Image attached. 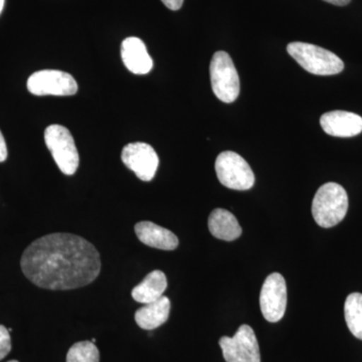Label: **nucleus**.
I'll use <instances>...</instances> for the list:
<instances>
[{"instance_id":"f257e3e1","label":"nucleus","mask_w":362,"mask_h":362,"mask_svg":"<svg viewBox=\"0 0 362 362\" xmlns=\"http://www.w3.org/2000/svg\"><path fill=\"white\" fill-rule=\"evenodd\" d=\"M21 266L25 277L37 287L73 290L96 280L101 271V257L84 238L54 233L26 247Z\"/></svg>"},{"instance_id":"f03ea898","label":"nucleus","mask_w":362,"mask_h":362,"mask_svg":"<svg viewBox=\"0 0 362 362\" xmlns=\"http://www.w3.org/2000/svg\"><path fill=\"white\" fill-rule=\"evenodd\" d=\"M349 211L346 190L335 182H328L317 190L312 202V216L317 225L329 228L343 221Z\"/></svg>"},{"instance_id":"7ed1b4c3","label":"nucleus","mask_w":362,"mask_h":362,"mask_svg":"<svg viewBox=\"0 0 362 362\" xmlns=\"http://www.w3.org/2000/svg\"><path fill=\"white\" fill-rule=\"evenodd\" d=\"M287 51L305 71L313 75H337L344 69L339 57L315 45L294 42L288 45Z\"/></svg>"},{"instance_id":"20e7f679","label":"nucleus","mask_w":362,"mask_h":362,"mask_svg":"<svg viewBox=\"0 0 362 362\" xmlns=\"http://www.w3.org/2000/svg\"><path fill=\"white\" fill-rule=\"evenodd\" d=\"M45 141L59 170L66 175H75L80 157L70 131L64 126L54 124L45 129Z\"/></svg>"},{"instance_id":"39448f33","label":"nucleus","mask_w":362,"mask_h":362,"mask_svg":"<svg viewBox=\"0 0 362 362\" xmlns=\"http://www.w3.org/2000/svg\"><path fill=\"white\" fill-rule=\"evenodd\" d=\"M209 71L216 97L223 103L235 102L240 94V78L230 54L223 51L216 52L211 59Z\"/></svg>"},{"instance_id":"423d86ee","label":"nucleus","mask_w":362,"mask_h":362,"mask_svg":"<svg viewBox=\"0 0 362 362\" xmlns=\"http://www.w3.org/2000/svg\"><path fill=\"white\" fill-rule=\"evenodd\" d=\"M216 173L221 185L230 189L249 190L254 187L251 166L235 152L223 151L216 157Z\"/></svg>"},{"instance_id":"0eeeda50","label":"nucleus","mask_w":362,"mask_h":362,"mask_svg":"<svg viewBox=\"0 0 362 362\" xmlns=\"http://www.w3.org/2000/svg\"><path fill=\"white\" fill-rule=\"evenodd\" d=\"M218 343L226 362H261L258 339L247 324L240 326L233 337H223Z\"/></svg>"},{"instance_id":"6e6552de","label":"nucleus","mask_w":362,"mask_h":362,"mask_svg":"<svg viewBox=\"0 0 362 362\" xmlns=\"http://www.w3.org/2000/svg\"><path fill=\"white\" fill-rule=\"evenodd\" d=\"M28 90L35 96H71L78 90L75 78L66 71L42 70L33 73L28 80Z\"/></svg>"},{"instance_id":"1a4fd4ad","label":"nucleus","mask_w":362,"mask_h":362,"mask_svg":"<svg viewBox=\"0 0 362 362\" xmlns=\"http://www.w3.org/2000/svg\"><path fill=\"white\" fill-rule=\"evenodd\" d=\"M287 285L281 274L272 273L267 277L259 294V307L267 321L279 322L287 308Z\"/></svg>"},{"instance_id":"9d476101","label":"nucleus","mask_w":362,"mask_h":362,"mask_svg":"<svg viewBox=\"0 0 362 362\" xmlns=\"http://www.w3.org/2000/svg\"><path fill=\"white\" fill-rule=\"evenodd\" d=\"M121 159L143 181L153 180L159 165V157L156 150L147 143L135 142L126 145Z\"/></svg>"},{"instance_id":"9b49d317","label":"nucleus","mask_w":362,"mask_h":362,"mask_svg":"<svg viewBox=\"0 0 362 362\" xmlns=\"http://www.w3.org/2000/svg\"><path fill=\"white\" fill-rule=\"evenodd\" d=\"M324 132L333 137H354L362 132V117L346 111H330L320 118Z\"/></svg>"},{"instance_id":"f8f14e48","label":"nucleus","mask_w":362,"mask_h":362,"mask_svg":"<svg viewBox=\"0 0 362 362\" xmlns=\"http://www.w3.org/2000/svg\"><path fill=\"white\" fill-rule=\"evenodd\" d=\"M121 57L126 68L136 75H146L153 68L146 45L138 37H130L123 40Z\"/></svg>"},{"instance_id":"ddd939ff","label":"nucleus","mask_w":362,"mask_h":362,"mask_svg":"<svg viewBox=\"0 0 362 362\" xmlns=\"http://www.w3.org/2000/svg\"><path fill=\"white\" fill-rule=\"evenodd\" d=\"M135 233L143 244L163 251H173L180 244L175 233L151 221L136 223Z\"/></svg>"},{"instance_id":"4468645a","label":"nucleus","mask_w":362,"mask_h":362,"mask_svg":"<svg viewBox=\"0 0 362 362\" xmlns=\"http://www.w3.org/2000/svg\"><path fill=\"white\" fill-rule=\"evenodd\" d=\"M170 313V300L162 296L156 301L144 304L135 313V321L144 330H154L168 320Z\"/></svg>"},{"instance_id":"2eb2a0df","label":"nucleus","mask_w":362,"mask_h":362,"mask_svg":"<svg viewBox=\"0 0 362 362\" xmlns=\"http://www.w3.org/2000/svg\"><path fill=\"white\" fill-rule=\"evenodd\" d=\"M209 230L214 238L226 242L239 239L243 233L235 216L223 209H216L209 214Z\"/></svg>"},{"instance_id":"dca6fc26","label":"nucleus","mask_w":362,"mask_h":362,"mask_svg":"<svg viewBox=\"0 0 362 362\" xmlns=\"http://www.w3.org/2000/svg\"><path fill=\"white\" fill-rule=\"evenodd\" d=\"M168 288V279L162 271L149 273L139 285L132 290V297L138 303L148 304L163 296Z\"/></svg>"},{"instance_id":"f3484780","label":"nucleus","mask_w":362,"mask_h":362,"mask_svg":"<svg viewBox=\"0 0 362 362\" xmlns=\"http://www.w3.org/2000/svg\"><path fill=\"white\" fill-rule=\"evenodd\" d=\"M344 316L347 327L354 337L362 340V294L352 293L346 298Z\"/></svg>"},{"instance_id":"a211bd4d","label":"nucleus","mask_w":362,"mask_h":362,"mask_svg":"<svg viewBox=\"0 0 362 362\" xmlns=\"http://www.w3.org/2000/svg\"><path fill=\"white\" fill-rule=\"evenodd\" d=\"M100 352L90 341H81L71 345L66 354V362H99Z\"/></svg>"},{"instance_id":"6ab92c4d","label":"nucleus","mask_w":362,"mask_h":362,"mask_svg":"<svg viewBox=\"0 0 362 362\" xmlns=\"http://www.w3.org/2000/svg\"><path fill=\"white\" fill-rule=\"evenodd\" d=\"M11 350V339L9 331L0 325V361L4 358Z\"/></svg>"},{"instance_id":"aec40b11","label":"nucleus","mask_w":362,"mask_h":362,"mask_svg":"<svg viewBox=\"0 0 362 362\" xmlns=\"http://www.w3.org/2000/svg\"><path fill=\"white\" fill-rule=\"evenodd\" d=\"M164 6L170 9V11H178L182 6L185 0H161Z\"/></svg>"},{"instance_id":"412c9836","label":"nucleus","mask_w":362,"mask_h":362,"mask_svg":"<svg viewBox=\"0 0 362 362\" xmlns=\"http://www.w3.org/2000/svg\"><path fill=\"white\" fill-rule=\"evenodd\" d=\"M7 156H8V153H7L6 139H4V135L0 131V162L6 161Z\"/></svg>"},{"instance_id":"4be33fe9","label":"nucleus","mask_w":362,"mask_h":362,"mask_svg":"<svg viewBox=\"0 0 362 362\" xmlns=\"http://www.w3.org/2000/svg\"><path fill=\"white\" fill-rule=\"evenodd\" d=\"M324 1L328 2V4H333V6H345L350 4L351 0H324Z\"/></svg>"},{"instance_id":"5701e85b","label":"nucleus","mask_w":362,"mask_h":362,"mask_svg":"<svg viewBox=\"0 0 362 362\" xmlns=\"http://www.w3.org/2000/svg\"><path fill=\"white\" fill-rule=\"evenodd\" d=\"M4 2H6V0H0V13H1L2 9H4Z\"/></svg>"},{"instance_id":"b1692460","label":"nucleus","mask_w":362,"mask_h":362,"mask_svg":"<svg viewBox=\"0 0 362 362\" xmlns=\"http://www.w3.org/2000/svg\"><path fill=\"white\" fill-rule=\"evenodd\" d=\"M90 342L95 343V342H96V339H95V338H93L92 341H90Z\"/></svg>"},{"instance_id":"393cba45","label":"nucleus","mask_w":362,"mask_h":362,"mask_svg":"<svg viewBox=\"0 0 362 362\" xmlns=\"http://www.w3.org/2000/svg\"><path fill=\"white\" fill-rule=\"evenodd\" d=\"M7 362H18V361H7Z\"/></svg>"}]
</instances>
